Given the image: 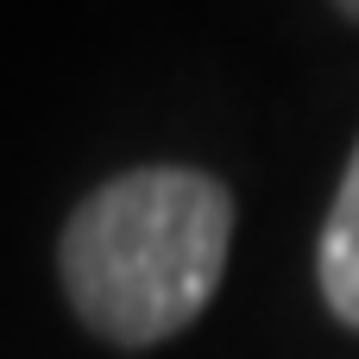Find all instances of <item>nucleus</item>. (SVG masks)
Wrapping results in <instances>:
<instances>
[{
	"mask_svg": "<svg viewBox=\"0 0 359 359\" xmlns=\"http://www.w3.org/2000/svg\"><path fill=\"white\" fill-rule=\"evenodd\" d=\"M334 13H347V19H359V0H328Z\"/></svg>",
	"mask_w": 359,
	"mask_h": 359,
	"instance_id": "obj_3",
	"label": "nucleus"
},
{
	"mask_svg": "<svg viewBox=\"0 0 359 359\" xmlns=\"http://www.w3.org/2000/svg\"><path fill=\"white\" fill-rule=\"evenodd\" d=\"M233 196L196 164H139L88 189L57 233V284L107 347L177 341L221 290Z\"/></svg>",
	"mask_w": 359,
	"mask_h": 359,
	"instance_id": "obj_1",
	"label": "nucleus"
},
{
	"mask_svg": "<svg viewBox=\"0 0 359 359\" xmlns=\"http://www.w3.org/2000/svg\"><path fill=\"white\" fill-rule=\"evenodd\" d=\"M316 284H322L328 316L359 334V139L347 151V170L334 183V202L316 240Z\"/></svg>",
	"mask_w": 359,
	"mask_h": 359,
	"instance_id": "obj_2",
	"label": "nucleus"
}]
</instances>
